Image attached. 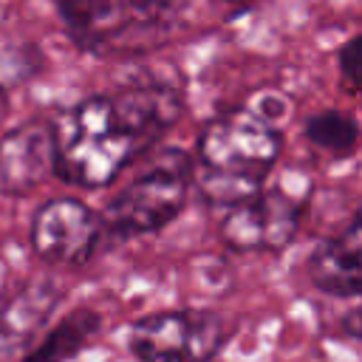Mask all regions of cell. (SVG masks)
<instances>
[{
    "instance_id": "cell-14",
    "label": "cell",
    "mask_w": 362,
    "mask_h": 362,
    "mask_svg": "<svg viewBox=\"0 0 362 362\" xmlns=\"http://www.w3.org/2000/svg\"><path fill=\"white\" fill-rule=\"evenodd\" d=\"M359 308H351L348 314H345V322H342V328H345V334L351 337V339H359L362 337V331H359Z\"/></svg>"
},
{
    "instance_id": "cell-12",
    "label": "cell",
    "mask_w": 362,
    "mask_h": 362,
    "mask_svg": "<svg viewBox=\"0 0 362 362\" xmlns=\"http://www.w3.org/2000/svg\"><path fill=\"white\" fill-rule=\"evenodd\" d=\"M305 139L311 147H317L334 158H345L356 150L359 124L354 116H348L342 110H322L305 122Z\"/></svg>"
},
{
    "instance_id": "cell-1",
    "label": "cell",
    "mask_w": 362,
    "mask_h": 362,
    "mask_svg": "<svg viewBox=\"0 0 362 362\" xmlns=\"http://www.w3.org/2000/svg\"><path fill=\"white\" fill-rule=\"evenodd\" d=\"M181 93L161 79L93 93L54 119V175L79 189L113 184L181 116Z\"/></svg>"
},
{
    "instance_id": "cell-15",
    "label": "cell",
    "mask_w": 362,
    "mask_h": 362,
    "mask_svg": "<svg viewBox=\"0 0 362 362\" xmlns=\"http://www.w3.org/2000/svg\"><path fill=\"white\" fill-rule=\"evenodd\" d=\"M8 107H11V105H8V90H6V85L0 82V124L6 122V116H8Z\"/></svg>"
},
{
    "instance_id": "cell-10",
    "label": "cell",
    "mask_w": 362,
    "mask_h": 362,
    "mask_svg": "<svg viewBox=\"0 0 362 362\" xmlns=\"http://www.w3.org/2000/svg\"><path fill=\"white\" fill-rule=\"evenodd\" d=\"M362 218L354 209L351 221L331 238L317 240L308 255L305 272L308 280L328 297L356 300L362 288V240H359Z\"/></svg>"
},
{
    "instance_id": "cell-4",
    "label": "cell",
    "mask_w": 362,
    "mask_h": 362,
    "mask_svg": "<svg viewBox=\"0 0 362 362\" xmlns=\"http://www.w3.org/2000/svg\"><path fill=\"white\" fill-rule=\"evenodd\" d=\"M150 153L139 173L107 201L99 215L102 232L122 240L156 235L184 212L192 187V158L181 147H153Z\"/></svg>"
},
{
    "instance_id": "cell-11",
    "label": "cell",
    "mask_w": 362,
    "mask_h": 362,
    "mask_svg": "<svg viewBox=\"0 0 362 362\" xmlns=\"http://www.w3.org/2000/svg\"><path fill=\"white\" fill-rule=\"evenodd\" d=\"M99 331H102L99 311L79 305L71 314H65L57 325L45 328L17 362H71L99 337Z\"/></svg>"
},
{
    "instance_id": "cell-16",
    "label": "cell",
    "mask_w": 362,
    "mask_h": 362,
    "mask_svg": "<svg viewBox=\"0 0 362 362\" xmlns=\"http://www.w3.org/2000/svg\"><path fill=\"white\" fill-rule=\"evenodd\" d=\"M229 3H235V6H243V3H249V0H229Z\"/></svg>"
},
{
    "instance_id": "cell-2",
    "label": "cell",
    "mask_w": 362,
    "mask_h": 362,
    "mask_svg": "<svg viewBox=\"0 0 362 362\" xmlns=\"http://www.w3.org/2000/svg\"><path fill=\"white\" fill-rule=\"evenodd\" d=\"M283 153L280 130L249 107L212 116L195 144L192 181L212 206H229L257 189Z\"/></svg>"
},
{
    "instance_id": "cell-3",
    "label": "cell",
    "mask_w": 362,
    "mask_h": 362,
    "mask_svg": "<svg viewBox=\"0 0 362 362\" xmlns=\"http://www.w3.org/2000/svg\"><path fill=\"white\" fill-rule=\"evenodd\" d=\"M68 37L88 54H139L164 42L181 17V0H51Z\"/></svg>"
},
{
    "instance_id": "cell-9",
    "label": "cell",
    "mask_w": 362,
    "mask_h": 362,
    "mask_svg": "<svg viewBox=\"0 0 362 362\" xmlns=\"http://www.w3.org/2000/svg\"><path fill=\"white\" fill-rule=\"evenodd\" d=\"M59 300L62 288L51 277H31L0 303V362H14L34 345Z\"/></svg>"
},
{
    "instance_id": "cell-7",
    "label": "cell",
    "mask_w": 362,
    "mask_h": 362,
    "mask_svg": "<svg viewBox=\"0 0 362 362\" xmlns=\"http://www.w3.org/2000/svg\"><path fill=\"white\" fill-rule=\"evenodd\" d=\"M102 238L99 215L79 198H51L31 221V249L51 266H85Z\"/></svg>"
},
{
    "instance_id": "cell-6",
    "label": "cell",
    "mask_w": 362,
    "mask_h": 362,
    "mask_svg": "<svg viewBox=\"0 0 362 362\" xmlns=\"http://www.w3.org/2000/svg\"><path fill=\"white\" fill-rule=\"evenodd\" d=\"M303 206L280 189H257L226 206L221 240L232 252H283L300 229Z\"/></svg>"
},
{
    "instance_id": "cell-13",
    "label": "cell",
    "mask_w": 362,
    "mask_h": 362,
    "mask_svg": "<svg viewBox=\"0 0 362 362\" xmlns=\"http://www.w3.org/2000/svg\"><path fill=\"white\" fill-rule=\"evenodd\" d=\"M359 45H362V37L354 34L337 54V65H339V76L345 82V88L351 93H356L359 88Z\"/></svg>"
},
{
    "instance_id": "cell-5",
    "label": "cell",
    "mask_w": 362,
    "mask_h": 362,
    "mask_svg": "<svg viewBox=\"0 0 362 362\" xmlns=\"http://www.w3.org/2000/svg\"><path fill=\"white\" fill-rule=\"evenodd\" d=\"M232 325L209 308H167L139 317L127 331L136 362H212L229 342Z\"/></svg>"
},
{
    "instance_id": "cell-8",
    "label": "cell",
    "mask_w": 362,
    "mask_h": 362,
    "mask_svg": "<svg viewBox=\"0 0 362 362\" xmlns=\"http://www.w3.org/2000/svg\"><path fill=\"white\" fill-rule=\"evenodd\" d=\"M54 175V122L28 119L0 139V195H28Z\"/></svg>"
}]
</instances>
